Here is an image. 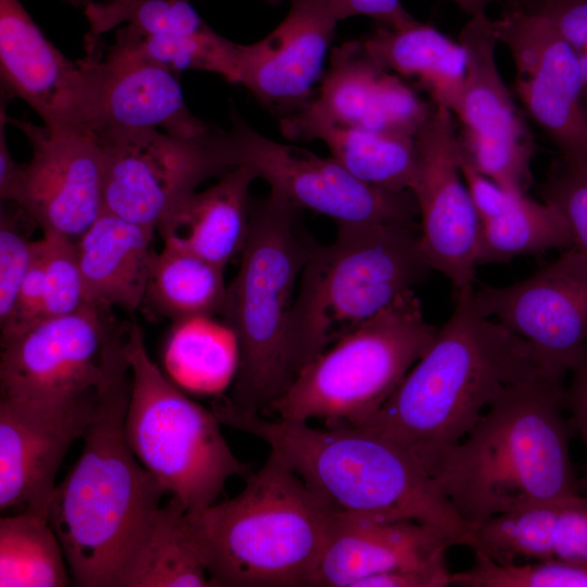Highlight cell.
Here are the masks:
<instances>
[{"mask_svg": "<svg viewBox=\"0 0 587 587\" xmlns=\"http://www.w3.org/2000/svg\"><path fill=\"white\" fill-rule=\"evenodd\" d=\"M474 288L454 295V309L425 353L385 404L353 425L378 434L434 477L483 414L511 388L557 377L537 350L477 309Z\"/></svg>", "mask_w": 587, "mask_h": 587, "instance_id": "obj_1", "label": "cell"}, {"mask_svg": "<svg viewBox=\"0 0 587 587\" xmlns=\"http://www.w3.org/2000/svg\"><path fill=\"white\" fill-rule=\"evenodd\" d=\"M125 341L126 335L110 352L82 453L55 485L48 507L72 580L80 587H115L167 494L126 439L132 376Z\"/></svg>", "mask_w": 587, "mask_h": 587, "instance_id": "obj_2", "label": "cell"}, {"mask_svg": "<svg viewBox=\"0 0 587 587\" xmlns=\"http://www.w3.org/2000/svg\"><path fill=\"white\" fill-rule=\"evenodd\" d=\"M564 389L557 377L511 388L441 462L433 478L472 528L578 494Z\"/></svg>", "mask_w": 587, "mask_h": 587, "instance_id": "obj_3", "label": "cell"}, {"mask_svg": "<svg viewBox=\"0 0 587 587\" xmlns=\"http://www.w3.org/2000/svg\"><path fill=\"white\" fill-rule=\"evenodd\" d=\"M211 409L223 425L267 444L337 510L415 520L438 529L453 546L473 548V528L434 478L389 439L348 424L316 428L307 421L271 420L238 410L224 397L214 399Z\"/></svg>", "mask_w": 587, "mask_h": 587, "instance_id": "obj_4", "label": "cell"}, {"mask_svg": "<svg viewBox=\"0 0 587 587\" xmlns=\"http://www.w3.org/2000/svg\"><path fill=\"white\" fill-rule=\"evenodd\" d=\"M234 498L187 513L214 587H311L338 510L276 453Z\"/></svg>", "mask_w": 587, "mask_h": 587, "instance_id": "obj_5", "label": "cell"}, {"mask_svg": "<svg viewBox=\"0 0 587 587\" xmlns=\"http://www.w3.org/2000/svg\"><path fill=\"white\" fill-rule=\"evenodd\" d=\"M301 211L272 192L251 200L248 237L221 313L239 348L237 375L224 398L243 412L264 414L294 382L288 322L316 242L301 225Z\"/></svg>", "mask_w": 587, "mask_h": 587, "instance_id": "obj_6", "label": "cell"}, {"mask_svg": "<svg viewBox=\"0 0 587 587\" xmlns=\"http://www.w3.org/2000/svg\"><path fill=\"white\" fill-rule=\"evenodd\" d=\"M430 271L420 248V222L337 224L334 242H315L299 278L287 329L294 379Z\"/></svg>", "mask_w": 587, "mask_h": 587, "instance_id": "obj_7", "label": "cell"}, {"mask_svg": "<svg viewBox=\"0 0 587 587\" xmlns=\"http://www.w3.org/2000/svg\"><path fill=\"white\" fill-rule=\"evenodd\" d=\"M437 330L407 291L316 355L262 415L359 425L390 398Z\"/></svg>", "mask_w": 587, "mask_h": 587, "instance_id": "obj_8", "label": "cell"}, {"mask_svg": "<svg viewBox=\"0 0 587 587\" xmlns=\"http://www.w3.org/2000/svg\"><path fill=\"white\" fill-rule=\"evenodd\" d=\"M125 353L132 390L126 439L142 466L187 513L212 505L228 478L251 474L232 451L221 421L190 399L151 360L142 330L128 324Z\"/></svg>", "mask_w": 587, "mask_h": 587, "instance_id": "obj_9", "label": "cell"}, {"mask_svg": "<svg viewBox=\"0 0 587 587\" xmlns=\"http://www.w3.org/2000/svg\"><path fill=\"white\" fill-rule=\"evenodd\" d=\"M232 117L230 128L218 132L226 162L230 167L250 168L270 186V192L336 224L416 221L419 207L411 191L394 192L370 185L334 158L274 141L238 115Z\"/></svg>", "mask_w": 587, "mask_h": 587, "instance_id": "obj_10", "label": "cell"}, {"mask_svg": "<svg viewBox=\"0 0 587 587\" xmlns=\"http://www.w3.org/2000/svg\"><path fill=\"white\" fill-rule=\"evenodd\" d=\"M217 126L182 137L159 129L97 132L104 155V210L157 230L165 214L230 167Z\"/></svg>", "mask_w": 587, "mask_h": 587, "instance_id": "obj_11", "label": "cell"}, {"mask_svg": "<svg viewBox=\"0 0 587 587\" xmlns=\"http://www.w3.org/2000/svg\"><path fill=\"white\" fill-rule=\"evenodd\" d=\"M125 327L111 309L88 303L41 320L1 342L0 397L59 401L96 389Z\"/></svg>", "mask_w": 587, "mask_h": 587, "instance_id": "obj_12", "label": "cell"}, {"mask_svg": "<svg viewBox=\"0 0 587 587\" xmlns=\"http://www.w3.org/2000/svg\"><path fill=\"white\" fill-rule=\"evenodd\" d=\"M494 23L511 53L525 112L563 161L587 167L586 90L574 52L547 21L519 5L510 3Z\"/></svg>", "mask_w": 587, "mask_h": 587, "instance_id": "obj_13", "label": "cell"}, {"mask_svg": "<svg viewBox=\"0 0 587 587\" xmlns=\"http://www.w3.org/2000/svg\"><path fill=\"white\" fill-rule=\"evenodd\" d=\"M459 41L466 53L465 79L454 113L462 125V151L477 172L499 187L526 192L534 182L536 146L498 70L494 21L486 13L470 17Z\"/></svg>", "mask_w": 587, "mask_h": 587, "instance_id": "obj_14", "label": "cell"}, {"mask_svg": "<svg viewBox=\"0 0 587 587\" xmlns=\"http://www.w3.org/2000/svg\"><path fill=\"white\" fill-rule=\"evenodd\" d=\"M412 190L420 216V248L432 270L444 274L454 295L474 288L479 220L461 172V145L453 113L433 103L415 136Z\"/></svg>", "mask_w": 587, "mask_h": 587, "instance_id": "obj_15", "label": "cell"}, {"mask_svg": "<svg viewBox=\"0 0 587 587\" xmlns=\"http://www.w3.org/2000/svg\"><path fill=\"white\" fill-rule=\"evenodd\" d=\"M479 312L528 341L565 377L587 344V257L570 248L512 285L474 289Z\"/></svg>", "mask_w": 587, "mask_h": 587, "instance_id": "obj_16", "label": "cell"}, {"mask_svg": "<svg viewBox=\"0 0 587 587\" xmlns=\"http://www.w3.org/2000/svg\"><path fill=\"white\" fill-rule=\"evenodd\" d=\"M319 91L299 111L279 118L283 136L304 141L325 125L415 138L433 108L397 74L384 68L361 39L333 48Z\"/></svg>", "mask_w": 587, "mask_h": 587, "instance_id": "obj_17", "label": "cell"}, {"mask_svg": "<svg viewBox=\"0 0 587 587\" xmlns=\"http://www.w3.org/2000/svg\"><path fill=\"white\" fill-rule=\"evenodd\" d=\"M7 121L32 148L15 204L41 230L77 240L104 210V155L97 134L51 129L8 115Z\"/></svg>", "mask_w": 587, "mask_h": 587, "instance_id": "obj_18", "label": "cell"}, {"mask_svg": "<svg viewBox=\"0 0 587 587\" xmlns=\"http://www.w3.org/2000/svg\"><path fill=\"white\" fill-rule=\"evenodd\" d=\"M98 387L49 401L0 397V509L24 505L48 516L55 477L70 447L83 438Z\"/></svg>", "mask_w": 587, "mask_h": 587, "instance_id": "obj_19", "label": "cell"}, {"mask_svg": "<svg viewBox=\"0 0 587 587\" xmlns=\"http://www.w3.org/2000/svg\"><path fill=\"white\" fill-rule=\"evenodd\" d=\"M0 73L4 96L24 100L57 130L96 133L85 68L53 46L20 0H0Z\"/></svg>", "mask_w": 587, "mask_h": 587, "instance_id": "obj_20", "label": "cell"}, {"mask_svg": "<svg viewBox=\"0 0 587 587\" xmlns=\"http://www.w3.org/2000/svg\"><path fill=\"white\" fill-rule=\"evenodd\" d=\"M283 22L263 39L237 43V84L279 118L314 96L339 21L328 0H289Z\"/></svg>", "mask_w": 587, "mask_h": 587, "instance_id": "obj_21", "label": "cell"}, {"mask_svg": "<svg viewBox=\"0 0 587 587\" xmlns=\"http://www.w3.org/2000/svg\"><path fill=\"white\" fill-rule=\"evenodd\" d=\"M80 59L93 96L96 133L102 129H163L192 137L211 125L187 108L179 82L170 68L112 45L107 53L100 39L88 34Z\"/></svg>", "mask_w": 587, "mask_h": 587, "instance_id": "obj_22", "label": "cell"}, {"mask_svg": "<svg viewBox=\"0 0 587 587\" xmlns=\"http://www.w3.org/2000/svg\"><path fill=\"white\" fill-rule=\"evenodd\" d=\"M452 546L438 529L415 520L338 510L311 587H357L376 574L445 562Z\"/></svg>", "mask_w": 587, "mask_h": 587, "instance_id": "obj_23", "label": "cell"}, {"mask_svg": "<svg viewBox=\"0 0 587 587\" xmlns=\"http://www.w3.org/2000/svg\"><path fill=\"white\" fill-rule=\"evenodd\" d=\"M461 172L479 220L477 266L572 247L567 224L552 204L499 187L472 166L462 148Z\"/></svg>", "mask_w": 587, "mask_h": 587, "instance_id": "obj_24", "label": "cell"}, {"mask_svg": "<svg viewBox=\"0 0 587 587\" xmlns=\"http://www.w3.org/2000/svg\"><path fill=\"white\" fill-rule=\"evenodd\" d=\"M254 179L250 168L235 166L212 187L185 197L157 227L164 246L192 252L224 268L246 243Z\"/></svg>", "mask_w": 587, "mask_h": 587, "instance_id": "obj_25", "label": "cell"}, {"mask_svg": "<svg viewBox=\"0 0 587 587\" xmlns=\"http://www.w3.org/2000/svg\"><path fill=\"white\" fill-rule=\"evenodd\" d=\"M154 232L102 211L75 241L86 303L128 312L142 305Z\"/></svg>", "mask_w": 587, "mask_h": 587, "instance_id": "obj_26", "label": "cell"}, {"mask_svg": "<svg viewBox=\"0 0 587 587\" xmlns=\"http://www.w3.org/2000/svg\"><path fill=\"white\" fill-rule=\"evenodd\" d=\"M473 533L472 550L499 563L587 562V496L576 494L499 515L474 526Z\"/></svg>", "mask_w": 587, "mask_h": 587, "instance_id": "obj_27", "label": "cell"}, {"mask_svg": "<svg viewBox=\"0 0 587 587\" xmlns=\"http://www.w3.org/2000/svg\"><path fill=\"white\" fill-rule=\"evenodd\" d=\"M372 59L401 78L413 79L430 102L457 112L466 72V53L432 25L413 18L398 25H379L361 39Z\"/></svg>", "mask_w": 587, "mask_h": 587, "instance_id": "obj_28", "label": "cell"}, {"mask_svg": "<svg viewBox=\"0 0 587 587\" xmlns=\"http://www.w3.org/2000/svg\"><path fill=\"white\" fill-rule=\"evenodd\" d=\"M187 511L171 496L120 571L115 587H208L209 574L187 527Z\"/></svg>", "mask_w": 587, "mask_h": 587, "instance_id": "obj_29", "label": "cell"}, {"mask_svg": "<svg viewBox=\"0 0 587 587\" xmlns=\"http://www.w3.org/2000/svg\"><path fill=\"white\" fill-rule=\"evenodd\" d=\"M167 377L185 392L223 397L239 365V348L232 329L213 316L174 322L163 351Z\"/></svg>", "mask_w": 587, "mask_h": 587, "instance_id": "obj_30", "label": "cell"}, {"mask_svg": "<svg viewBox=\"0 0 587 587\" xmlns=\"http://www.w3.org/2000/svg\"><path fill=\"white\" fill-rule=\"evenodd\" d=\"M223 270L192 252L164 246L153 253L142 305L173 322L221 315L227 289Z\"/></svg>", "mask_w": 587, "mask_h": 587, "instance_id": "obj_31", "label": "cell"}, {"mask_svg": "<svg viewBox=\"0 0 587 587\" xmlns=\"http://www.w3.org/2000/svg\"><path fill=\"white\" fill-rule=\"evenodd\" d=\"M314 139L322 140L357 178L385 190L412 192L417 164L415 138L325 125L312 129L304 141Z\"/></svg>", "mask_w": 587, "mask_h": 587, "instance_id": "obj_32", "label": "cell"}, {"mask_svg": "<svg viewBox=\"0 0 587 587\" xmlns=\"http://www.w3.org/2000/svg\"><path fill=\"white\" fill-rule=\"evenodd\" d=\"M67 569L47 515L25 509L0 520V587H64Z\"/></svg>", "mask_w": 587, "mask_h": 587, "instance_id": "obj_33", "label": "cell"}, {"mask_svg": "<svg viewBox=\"0 0 587 587\" xmlns=\"http://www.w3.org/2000/svg\"><path fill=\"white\" fill-rule=\"evenodd\" d=\"M112 46L173 72L207 71L237 84V43L209 26L198 33L179 35L146 34L127 25L117 29Z\"/></svg>", "mask_w": 587, "mask_h": 587, "instance_id": "obj_34", "label": "cell"}, {"mask_svg": "<svg viewBox=\"0 0 587 587\" xmlns=\"http://www.w3.org/2000/svg\"><path fill=\"white\" fill-rule=\"evenodd\" d=\"M191 0H102L84 9L89 34L100 35L122 23L146 34H193L208 25L190 4Z\"/></svg>", "mask_w": 587, "mask_h": 587, "instance_id": "obj_35", "label": "cell"}, {"mask_svg": "<svg viewBox=\"0 0 587 587\" xmlns=\"http://www.w3.org/2000/svg\"><path fill=\"white\" fill-rule=\"evenodd\" d=\"M473 565L451 575L460 587H587V562L541 560L521 564L499 563L474 552Z\"/></svg>", "mask_w": 587, "mask_h": 587, "instance_id": "obj_36", "label": "cell"}, {"mask_svg": "<svg viewBox=\"0 0 587 587\" xmlns=\"http://www.w3.org/2000/svg\"><path fill=\"white\" fill-rule=\"evenodd\" d=\"M75 241L54 230H42L47 317L71 314L86 303Z\"/></svg>", "mask_w": 587, "mask_h": 587, "instance_id": "obj_37", "label": "cell"}, {"mask_svg": "<svg viewBox=\"0 0 587 587\" xmlns=\"http://www.w3.org/2000/svg\"><path fill=\"white\" fill-rule=\"evenodd\" d=\"M35 224L17 204L1 205L0 324L10 315L18 288L33 262L36 240L29 239L28 227Z\"/></svg>", "mask_w": 587, "mask_h": 587, "instance_id": "obj_38", "label": "cell"}, {"mask_svg": "<svg viewBox=\"0 0 587 587\" xmlns=\"http://www.w3.org/2000/svg\"><path fill=\"white\" fill-rule=\"evenodd\" d=\"M541 197L566 222L571 248L587 257V167L562 159L555 162L541 187Z\"/></svg>", "mask_w": 587, "mask_h": 587, "instance_id": "obj_39", "label": "cell"}, {"mask_svg": "<svg viewBox=\"0 0 587 587\" xmlns=\"http://www.w3.org/2000/svg\"><path fill=\"white\" fill-rule=\"evenodd\" d=\"M515 5L542 17L567 42L584 77L587 101V0H527Z\"/></svg>", "mask_w": 587, "mask_h": 587, "instance_id": "obj_40", "label": "cell"}, {"mask_svg": "<svg viewBox=\"0 0 587 587\" xmlns=\"http://www.w3.org/2000/svg\"><path fill=\"white\" fill-rule=\"evenodd\" d=\"M46 285L41 239L36 240L33 262L26 273L8 319L0 324L4 342L46 319Z\"/></svg>", "mask_w": 587, "mask_h": 587, "instance_id": "obj_41", "label": "cell"}, {"mask_svg": "<svg viewBox=\"0 0 587 587\" xmlns=\"http://www.w3.org/2000/svg\"><path fill=\"white\" fill-rule=\"evenodd\" d=\"M570 383L564 389V408L572 429L578 433L587 449V344L570 370ZM580 487L587 492V470Z\"/></svg>", "mask_w": 587, "mask_h": 587, "instance_id": "obj_42", "label": "cell"}, {"mask_svg": "<svg viewBox=\"0 0 587 587\" xmlns=\"http://www.w3.org/2000/svg\"><path fill=\"white\" fill-rule=\"evenodd\" d=\"M451 575L445 561L376 574L361 580L357 587H445L450 585Z\"/></svg>", "mask_w": 587, "mask_h": 587, "instance_id": "obj_43", "label": "cell"}, {"mask_svg": "<svg viewBox=\"0 0 587 587\" xmlns=\"http://www.w3.org/2000/svg\"><path fill=\"white\" fill-rule=\"evenodd\" d=\"M337 18L364 15L377 24L398 26L414 17L403 8L401 0H328Z\"/></svg>", "mask_w": 587, "mask_h": 587, "instance_id": "obj_44", "label": "cell"}, {"mask_svg": "<svg viewBox=\"0 0 587 587\" xmlns=\"http://www.w3.org/2000/svg\"><path fill=\"white\" fill-rule=\"evenodd\" d=\"M7 113L5 108L1 105L0 110V198L2 201L15 203L17 201L22 179L23 166L15 162L10 153L7 136Z\"/></svg>", "mask_w": 587, "mask_h": 587, "instance_id": "obj_45", "label": "cell"}, {"mask_svg": "<svg viewBox=\"0 0 587 587\" xmlns=\"http://www.w3.org/2000/svg\"><path fill=\"white\" fill-rule=\"evenodd\" d=\"M463 12L472 16L485 14L487 8L500 0H452Z\"/></svg>", "mask_w": 587, "mask_h": 587, "instance_id": "obj_46", "label": "cell"}, {"mask_svg": "<svg viewBox=\"0 0 587 587\" xmlns=\"http://www.w3.org/2000/svg\"><path fill=\"white\" fill-rule=\"evenodd\" d=\"M63 2H66L75 8L78 9H85V7L91 1V0H62Z\"/></svg>", "mask_w": 587, "mask_h": 587, "instance_id": "obj_47", "label": "cell"}, {"mask_svg": "<svg viewBox=\"0 0 587 587\" xmlns=\"http://www.w3.org/2000/svg\"><path fill=\"white\" fill-rule=\"evenodd\" d=\"M265 1L272 5H278L282 2V0H265Z\"/></svg>", "mask_w": 587, "mask_h": 587, "instance_id": "obj_48", "label": "cell"}, {"mask_svg": "<svg viewBox=\"0 0 587 587\" xmlns=\"http://www.w3.org/2000/svg\"><path fill=\"white\" fill-rule=\"evenodd\" d=\"M525 1H527V0H510V3H512V4H522Z\"/></svg>", "mask_w": 587, "mask_h": 587, "instance_id": "obj_49", "label": "cell"}]
</instances>
